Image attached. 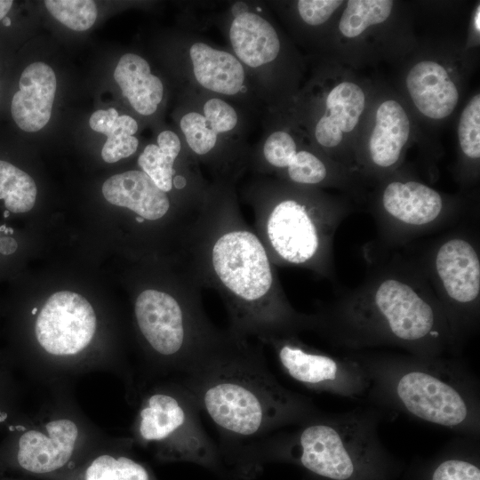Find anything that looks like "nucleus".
<instances>
[{
	"label": "nucleus",
	"mask_w": 480,
	"mask_h": 480,
	"mask_svg": "<svg viewBox=\"0 0 480 480\" xmlns=\"http://www.w3.org/2000/svg\"><path fill=\"white\" fill-rule=\"evenodd\" d=\"M185 250L187 275L220 294L233 334L265 344L308 329L309 316L286 300L265 246L235 208L204 207Z\"/></svg>",
	"instance_id": "obj_1"
},
{
	"label": "nucleus",
	"mask_w": 480,
	"mask_h": 480,
	"mask_svg": "<svg viewBox=\"0 0 480 480\" xmlns=\"http://www.w3.org/2000/svg\"><path fill=\"white\" fill-rule=\"evenodd\" d=\"M179 380L217 428L221 452L228 447L235 454L320 411L277 380L260 347L228 330Z\"/></svg>",
	"instance_id": "obj_2"
},
{
	"label": "nucleus",
	"mask_w": 480,
	"mask_h": 480,
	"mask_svg": "<svg viewBox=\"0 0 480 480\" xmlns=\"http://www.w3.org/2000/svg\"><path fill=\"white\" fill-rule=\"evenodd\" d=\"M376 282L309 316V329L353 352L387 346L419 356L455 354L460 340L441 303L398 276Z\"/></svg>",
	"instance_id": "obj_3"
},
{
	"label": "nucleus",
	"mask_w": 480,
	"mask_h": 480,
	"mask_svg": "<svg viewBox=\"0 0 480 480\" xmlns=\"http://www.w3.org/2000/svg\"><path fill=\"white\" fill-rule=\"evenodd\" d=\"M369 379V404L385 413L480 436V388L474 372L453 357L348 353Z\"/></svg>",
	"instance_id": "obj_4"
},
{
	"label": "nucleus",
	"mask_w": 480,
	"mask_h": 480,
	"mask_svg": "<svg viewBox=\"0 0 480 480\" xmlns=\"http://www.w3.org/2000/svg\"><path fill=\"white\" fill-rule=\"evenodd\" d=\"M385 417L370 404L337 413L319 411L241 448L236 456L244 462H292L324 480H394L400 465L378 430Z\"/></svg>",
	"instance_id": "obj_5"
},
{
	"label": "nucleus",
	"mask_w": 480,
	"mask_h": 480,
	"mask_svg": "<svg viewBox=\"0 0 480 480\" xmlns=\"http://www.w3.org/2000/svg\"><path fill=\"white\" fill-rule=\"evenodd\" d=\"M198 289L190 278L179 294L145 289L134 303L137 326L146 344L179 375L222 333L205 316Z\"/></svg>",
	"instance_id": "obj_6"
},
{
	"label": "nucleus",
	"mask_w": 480,
	"mask_h": 480,
	"mask_svg": "<svg viewBox=\"0 0 480 480\" xmlns=\"http://www.w3.org/2000/svg\"><path fill=\"white\" fill-rule=\"evenodd\" d=\"M191 393L178 380L145 396L138 414L137 435L155 445L160 456L216 468L222 452L201 421Z\"/></svg>",
	"instance_id": "obj_7"
},
{
	"label": "nucleus",
	"mask_w": 480,
	"mask_h": 480,
	"mask_svg": "<svg viewBox=\"0 0 480 480\" xmlns=\"http://www.w3.org/2000/svg\"><path fill=\"white\" fill-rule=\"evenodd\" d=\"M337 217L294 198L257 209L255 233L273 264L325 268Z\"/></svg>",
	"instance_id": "obj_8"
},
{
	"label": "nucleus",
	"mask_w": 480,
	"mask_h": 480,
	"mask_svg": "<svg viewBox=\"0 0 480 480\" xmlns=\"http://www.w3.org/2000/svg\"><path fill=\"white\" fill-rule=\"evenodd\" d=\"M282 371L300 385L318 393L360 400L366 396L369 379L349 354L335 356L303 343L298 335L268 340Z\"/></svg>",
	"instance_id": "obj_9"
},
{
	"label": "nucleus",
	"mask_w": 480,
	"mask_h": 480,
	"mask_svg": "<svg viewBox=\"0 0 480 480\" xmlns=\"http://www.w3.org/2000/svg\"><path fill=\"white\" fill-rule=\"evenodd\" d=\"M434 268L446 303L444 310L459 339L477 320L480 260L472 244L461 237L444 241L437 249Z\"/></svg>",
	"instance_id": "obj_10"
},
{
	"label": "nucleus",
	"mask_w": 480,
	"mask_h": 480,
	"mask_svg": "<svg viewBox=\"0 0 480 480\" xmlns=\"http://www.w3.org/2000/svg\"><path fill=\"white\" fill-rule=\"evenodd\" d=\"M96 331V316L82 295L61 291L46 300L36 321L38 343L55 356L76 355L91 342Z\"/></svg>",
	"instance_id": "obj_11"
},
{
	"label": "nucleus",
	"mask_w": 480,
	"mask_h": 480,
	"mask_svg": "<svg viewBox=\"0 0 480 480\" xmlns=\"http://www.w3.org/2000/svg\"><path fill=\"white\" fill-rule=\"evenodd\" d=\"M77 437V426L71 420H51L42 430H28L20 437L17 463L32 474L59 470L71 459Z\"/></svg>",
	"instance_id": "obj_12"
},
{
	"label": "nucleus",
	"mask_w": 480,
	"mask_h": 480,
	"mask_svg": "<svg viewBox=\"0 0 480 480\" xmlns=\"http://www.w3.org/2000/svg\"><path fill=\"white\" fill-rule=\"evenodd\" d=\"M56 86L53 69L44 62H34L23 70L11 104L13 120L21 130L37 132L49 122Z\"/></svg>",
	"instance_id": "obj_13"
},
{
	"label": "nucleus",
	"mask_w": 480,
	"mask_h": 480,
	"mask_svg": "<svg viewBox=\"0 0 480 480\" xmlns=\"http://www.w3.org/2000/svg\"><path fill=\"white\" fill-rule=\"evenodd\" d=\"M102 194L108 203L127 208L145 220H161L171 208L167 193L143 171L132 170L111 176L103 183Z\"/></svg>",
	"instance_id": "obj_14"
},
{
	"label": "nucleus",
	"mask_w": 480,
	"mask_h": 480,
	"mask_svg": "<svg viewBox=\"0 0 480 480\" xmlns=\"http://www.w3.org/2000/svg\"><path fill=\"white\" fill-rule=\"evenodd\" d=\"M406 86L418 110L429 118L447 117L458 103L456 85L446 69L432 60L415 64L407 75Z\"/></svg>",
	"instance_id": "obj_15"
},
{
	"label": "nucleus",
	"mask_w": 480,
	"mask_h": 480,
	"mask_svg": "<svg viewBox=\"0 0 480 480\" xmlns=\"http://www.w3.org/2000/svg\"><path fill=\"white\" fill-rule=\"evenodd\" d=\"M385 212L401 224L420 227L433 223L443 210V200L435 189L417 181H393L384 189Z\"/></svg>",
	"instance_id": "obj_16"
},
{
	"label": "nucleus",
	"mask_w": 480,
	"mask_h": 480,
	"mask_svg": "<svg viewBox=\"0 0 480 480\" xmlns=\"http://www.w3.org/2000/svg\"><path fill=\"white\" fill-rule=\"evenodd\" d=\"M364 103V93L357 84L347 81L337 84L327 95L325 113L316 125L317 142L326 148L339 145L343 133L357 124Z\"/></svg>",
	"instance_id": "obj_17"
},
{
	"label": "nucleus",
	"mask_w": 480,
	"mask_h": 480,
	"mask_svg": "<svg viewBox=\"0 0 480 480\" xmlns=\"http://www.w3.org/2000/svg\"><path fill=\"white\" fill-rule=\"evenodd\" d=\"M229 38L237 57L251 68L271 62L280 51V41L273 26L253 12H245L235 17Z\"/></svg>",
	"instance_id": "obj_18"
},
{
	"label": "nucleus",
	"mask_w": 480,
	"mask_h": 480,
	"mask_svg": "<svg viewBox=\"0 0 480 480\" xmlns=\"http://www.w3.org/2000/svg\"><path fill=\"white\" fill-rule=\"evenodd\" d=\"M194 76L203 87L225 95L240 92L244 82V69L231 53L195 43L189 49Z\"/></svg>",
	"instance_id": "obj_19"
},
{
	"label": "nucleus",
	"mask_w": 480,
	"mask_h": 480,
	"mask_svg": "<svg viewBox=\"0 0 480 480\" xmlns=\"http://www.w3.org/2000/svg\"><path fill=\"white\" fill-rule=\"evenodd\" d=\"M114 78L138 113L150 116L156 112L163 98L164 86L151 73L146 60L134 53L124 54L115 68Z\"/></svg>",
	"instance_id": "obj_20"
},
{
	"label": "nucleus",
	"mask_w": 480,
	"mask_h": 480,
	"mask_svg": "<svg viewBox=\"0 0 480 480\" xmlns=\"http://www.w3.org/2000/svg\"><path fill=\"white\" fill-rule=\"evenodd\" d=\"M410 134V121L396 100L382 102L377 109L375 125L369 140L372 162L380 167L395 164Z\"/></svg>",
	"instance_id": "obj_21"
},
{
	"label": "nucleus",
	"mask_w": 480,
	"mask_h": 480,
	"mask_svg": "<svg viewBox=\"0 0 480 480\" xmlns=\"http://www.w3.org/2000/svg\"><path fill=\"white\" fill-rule=\"evenodd\" d=\"M479 438L453 439L423 468L420 480H480Z\"/></svg>",
	"instance_id": "obj_22"
},
{
	"label": "nucleus",
	"mask_w": 480,
	"mask_h": 480,
	"mask_svg": "<svg viewBox=\"0 0 480 480\" xmlns=\"http://www.w3.org/2000/svg\"><path fill=\"white\" fill-rule=\"evenodd\" d=\"M89 125L93 131L108 137L101 150L105 162L116 163L136 152L139 140L133 135L138 131V123L132 116H119L114 108L100 109L92 113Z\"/></svg>",
	"instance_id": "obj_23"
},
{
	"label": "nucleus",
	"mask_w": 480,
	"mask_h": 480,
	"mask_svg": "<svg viewBox=\"0 0 480 480\" xmlns=\"http://www.w3.org/2000/svg\"><path fill=\"white\" fill-rule=\"evenodd\" d=\"M181 149L178 135L172 131H164L157 136V144L145 147L138 158V164L156 185L168 193L173 188L174 162Z\"/></svg>",
	"instance_id": "obj_24"
},
{
	"label": "nucleus",
	"mask_w": 480,
	"mask_h": 480,
	"mask_svg": "<svg viewBox=\"0 0 480 480\" xmlns=\"http://www.w3.org/2000/svg\"><path fill=\"white\" fill-rule=\"evenodd\" d=\"M36 185L27 172L0 160V200L4 201L9 212L30 211L36 203Z\"/></svg>",
	"instance_id": "obj_25"
},
{
	"label": "nucleus",
	"mask_w": 480,
	"mask_h": 480,
	"mask_svg": "<svg viewBox=\"0 0 480 480\" xmlns=\"http://www.w3.org/2000/svg\"><path fill=\"white\" fill-rule=\"evenodd\" d=\"M392 7L390 0H350L340 20V31L346 37H356L370 26L384 22Z\"/></svg>",
	"instance_id": "obj_26"
},
{
	"label": "nucleus",
	"mask_w": 480,
	"mask_h": 480,
	"mask_svg": "<svg viewBox=\"0 0 480 480\" xmlns=\"http://www.w3.org/2000/svg\"><path fill=\"white\" fill-rule=\"evenodd\" d=\"M82 480H155L140 461L126 455L102 454L84 469Z\"/></svg>",
	"instance_id": "obj_27"
},
{
	"label": "nucleus",
	"mask_w": 480,
	"mask_h": 480,
	"mask_svg": "<svg viewBox=\"0 0 480 480\" xmlns=\"http://www.w3.org/2000/svg\"><path fill=\"white\" fill-rule=\"evenodd\" d=\"M49 12L60 23L75 31L89 29L97 18V7L92 0H47Z\"/></svg>",
	"instance_id": "obj_28"
},
{
	"label": "nucleus",
	"mask_w": 480,
	"mask_h": 480,
	"mask_svg": "<svg viewBox=\"0 0 480 480\" xmlns=\"http://www.w3.org/2000/svg\"><path fill=\"white\" fill-rule=\"evenodd\" d=\"M458 136L462 152L472 159L480 157V95H475L461 113Z\"/></svg>",
	"instance_id": "obj_29"
},
{
	"label": "nucleus",
	"mask_w": 480,
	"mask_h": 480,
	"mask_svg": "<svg viewBox=\"0 0 480 480\" xmlns=\"http://www.w3.org/2000/svg\"><path fill=\"white\" fill-rule=\"evenodd\" d=\"M180 129L188 147L197 155L209 153L217 143L218 134L198 112L185 114L180 119Z\"/></svg>",
	"instance_id": "obj_30"
},
{
	"label": "nucleus",
	"mask_w": 480,
	"mask_h": 480,
	"mask_svg": "<svg viewBox=\"0 0 480 480\" xmlns=\"http://www.w3.org/2000/svg\"><path fill=\"white\" fill-rule=\"evenodd\" d=\"M290 180L299 184H317L327 175L324 164L314 154L297 151L287 166Z\"/></svg>",
	"instance_id": "obj_31"
},
{
	"label": "nucleus",
	"mask_w": 480,
	"mask_h": 480,
	"mask_svg": "<svg viewBox=\"0 0 480 480\" xmlns=\"http://www.w3.org/2000/svg\"><path fill=\"white\" fill-rule=\"evenodd\" d=\"M296 152L297 146L293 138L284 131L271 133L263 146L266 161L270 165L281 169L287 168Z\"/></svg>",
	"instance_id": "obj_32"
},
{
	"label": "nucleus",
	"mask_w": 480,
	"mask_h": 480,
	"mask_svg": "<svg viewBox=\"0 0 480 480\" xmlns=\"http://www.w3.org/2000/svg\"><path fill=\"white\" fill-rule=\"evenodd\" d=\"M204 116L217 134L233 130L238 121L235 108L219 98L210 99L204 103Z\"/></svg>",
	"instance_id": "obj_33"
},
{
	"label": "nucleus",
	"mask_w": 480,
	"mask_h": 480,
	"mask_svg": "<svg viewBox=\"0 0 480 480\" xmlns=\"http://www.w3.org/2000/svg\"><path fill=\"white\" fill-rule=\"evenodd\" d=\"M342 3L340 0H300L297 7L307 24L317 26L324 23Z\"/></svg>",
	"instance_id": "obj_34"
},
{
	"label": "nucleus",
	"mask_w": 480,
	"mask_h": 480,
	"mask_svg": "<svg viewBox=\"0 0 480 480\" xmlns=\"http://www.w3.org/2000/svg\"><path fill=\"white\" fill-rule=\"evenodd\" d=\"M18 244L15 239L4 236L0 237V252L4 255L13 253L17 250Z\"/></svg>",
	"instance_id": "obj_35"
},
{
	"label": "nucleus",
	"mask_w": 480,
	"mask_h": 480,
	"mask_svg": "<svg viewBox=\"0 0 480 480\" xmlns=\"http://www.w3.org/2000/svg\"><path fill=\"white\" fill-rule=\"evenodd\" d=\"M12 0H0V20L4 19L12 5Z\"/></svg>",
	"instance_id": "obj_36"
},
{
	"label": "nucleus",
	"mask_w": 480,
	"mask_h": 480,
	"mask_svg": "<svg viewBox=\"0 0 480 480\" xmlns=\"http://www.w3.org/2000/svg\"><path fill=\"white\" fill-rule=\"evenodd\" d=\"M480 5H477L476 12V18H475V25L476 28L477 29V32L480 31Z\"/></svg>",
	"instance_id": "obj_37"
},
{
	"label": "nucleus",
	"mask_w": 480,
	"mask_h": 480,
	"mask_svg": "<svg viewBox=\"0 0 480 480\" xmlns=\"http://www.w3.org/2000/svg\"><path fill=\"white\" fill-rule=\"evenodd\" d=\"M3 23H4V26L9 27L11 25L10 18L4 17L3 19Z\"/></svg>",
	"instance_id": "obj_38"
},
{
	"label": "nucleus",
	"mask_w": 480,
	"mask_h": 480,
	"mask_svg": "<svg viewBox=\"0 0 480 480\" xmlns=\"http://www.w3.org/2000/svg\"><path fill=\"white\" fill-rule=\"evenodd\" d=\"M9 215H10V212L7 210L4 212V216L5 218L9 217Z\"/></svg>",
	"instance_id": "obj_39"
},
{
	"label": "nucleus",
	"mask_w": 480,
	"mask_h": 480,
	"mask_svg": "<svg viewBox=\"0 0 480 480\" xmlns=\"http://www.w3.org/2000/svg\"><path fill=\"white\" fill-rule=\"evenodd\" d=\"M36 311H37V308H34L32 309V314H33V315H36Z\"/></svg>",
	"instance_id": "obj_40"
}]
</instances>
